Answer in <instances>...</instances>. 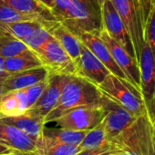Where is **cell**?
Returning <instances> with one entry per match:
<instances>
[{"label":"cell","instance_id":"cell-1","mask_svg":"<svg viewBox=\"0 0 155 155\" xmlns=\"http://www.w3.org/2000/svg\"><path fill=\"white\" fill-rule=\"evenodd\" d=\"M101 98L102 94L95 84L80 76L70 75L57 105L44 118L45 125L53 122L71 109L80 106H101Z\"/></svg>","mask_w":155,"mask_h":155},{"label":"cell","instance_id":"cell-2","mask_svg":"<svg viewBox=\"0 0 155 155\" xmlns=\"http://www.w3.org/2000/svg\"><path fill=\"white\" fill-rule=\"evenodd\" d=\"M110 141L119 155H155L153 128L147 115L137 117Z\"/></svg>","mask_w":155,"mask_h":155},{"label":"cell","instance_id":"cell-3","mask_svg":"<svg viewBox=\"0 0 155 155\" xmlns=\"http://www.w3.org/2000/svg\"><path fill=\"white\" fill-rule=\"evenodd\" d=\"M133 43L137 61L145 41V27L153 0H110Z\"/></svg>","mask_w":155,"mask_h":155},{"label":"cell","instance_id":"cell-4","mask_svg":"<svg viewBox=\"0 0 155 155\" xmlns=\"http://www.w3.org/2000/svg\"><path fill=\"white\" fill-rule=\"evenodd\" d=\"M61 22L74 35L86 32L100 36L103 29L101 6L97 0H70Z\"/></svg>","mask_w":155,"mask_h":155},{"label":"cell","instance_id":"cell-5","mask_svg":"<svg viewBox=\"0 0 155 155\" xmlns=\"http://www.w3.org/2000/svg\"><path fill=\"white\" fill-rule=\"evenodd\" d=\"M97 87L102 95L123 107L133 116L147 115L140 93L130 82L110 73Z\"/></svg>","mask_w":155,"mask_h":155},{"label":"cell","instance_id":"cell-6","mask_svg":"<svg viewBox=\"0 0 155 155\" xmlns=\"http://www.w3.org/2000/svg\"><path fill=\"white\" fill-rule=\"evenodd\" d=\"M139 68L140 92L147 117L151 122L155 119V61L146 39L139 58Z\"/></svg>","mask_w":155,"mask_h":155},{"label":"cell","instance_id":"cell-7","mask_svg":"<svg viewBox=\"0 0 155 155\" xmlns=\"http://www.w3.org/2000/svg\"><path fill=\"white\" fill-rule=\"evenodd\" d=\"M43 65L51 73L77 75V67L56 38L51 37L44 45L35 50Z\"/></svg>","mask_w":155,"mask_h":155},{"label":"cell","instance_id":"cell-8","mask_svg":"<svg viewBox=\"0 0 155 155\" xmlns=\"http://www.w3.org/2000/svg\"><path fill=\"white\" fill-rule=\"evenodd\" d=\"M102 119L103 112L101 106H80L68 110L53 122L60 128L89 130L101 123Z\"/></svg>","mask_w":155,"mask_h":155},{"label":"cell","instance_id":"cell-9","mask_svg":"<svg viewBox=\"0 0 155 155\" xmlns=\"http://www.w3.org/2000/svg\"><path fill=\"white\" fill-rule=\"evenodd\" d=\"M101 15L103 30H105L112 39L120 45L137 61L130 36L110 0H104L101 6Z\"/></svg>","mask_w":155,"mask_h":155},{"label":"cell","instance_id":"cell-10","mask_svg":"<svg viewBox=\"0 0 155 155\" xmlns=\"http://www.w3.org/2000/svg\"><path fill=\"white\" fill-rule=\"evenodd\" d=\"M101 108L103 112L101 123L110 140L128 128L137 118L104 95L101 98Z\"/></svg>","mask_w":155,"mask_h":155},{"label":"cell","instance_id":"cell-11","mask_svg":"<svg viewBox=\"0 0 155 155\" xmlns=\"http://www.w3.org/2000/svg\"><path fill=\"white\" fill-rule=\"evenodd\" d=\"M100 38L108 47L114 61L126 76L129 82L140 92V68L139 63L120 45L112 39L105 30L100 34Z\"/></svg>","mask_w":155,"mask_h":155},{"label":"cell","instance_id":"cell-12","mask_svg":"<svg viewBox=\"0 0 155 155\" xmlns=\"http://www.w3.org/2000/svg\"><path fill=\"white\" fill-rule=\"evenodd\" d=\"M69 76L70 75H62L50 72L48 76V84L42 96L27 111L44 119L57 105L61 91L67 83Z\"/></svg>","mask_w":155,"mask_h":155},{"label":"cell","instance_id":"cell-13","mask_svg":"<svg viewBox=\"0 0 155 155\" xmlns=\"http://www.w3.org/2000/svg\"><path fill=\"white\" fill-rule=\"evenodd\" d=\"M109 74H110V72L103 63L81 43V57L77 65V76L84 78L98 86Z\"/></svg>","mask_w":155,"mask_h":155},{"label":"cell","instance_id":"cell-14","mask_svg":"<svg viewBox=\"0 0 155 155\" xmlns=\"http://www.w3.org/2000/svg\"><path fill=\"white\" fill-rule=\"evenodd\" d=\"M0 143L14 152L36 155V141L16 127L3 121H0Z\"/></svg>","mask_w":155,"mask_h":155},{"label":"cell","instance_id":"cell-15","mask_svg":"<svg viewBox=\"0 0 155 155\" xmlns=\"http://www.w3.org/2000/svg\"><path fill=\"white\" fill-rule=\"evenodd\" d=\"M75 36L103 63V65L110 70L111 74L129 82L126 76L114 61L108 47L103 42V40L100 38V36L91 33H86V32L78 33Z\"/></svg>","mask_w":155,"mask_h":155},{"label":"cell","instance_id":"cell-16","mask_svg":"<svg viewBox=\"0 0 155 155\" xmlns=\"http://www.w3.org/2000/svg\"><path fill=\"white\" fill-rule=\"evenodd\" d=\"M49 74V69L45 66L12 73L4 81L3 86L6 93L26 89L36 83L47 80Z\"/></svg>","mask_w":155,"mask_h":155},{"label":"cell","instance_id":"cell-17","mask_svg":"<svg viewBox=\"0 0 155 155\" xmlns=\"http://www.w3.org/2000/svg\"><path fill=\"white\" fill-rule=\"evenodd\" d=\"M0 121L16 127L36 142L42 136L43 128L45 126L43 118L37 116L29 111H26L25 113L17 116L1 117Z\"/></svg>","mask_w":155,"mask_h":155},{"label":"cell","instance_id":"cell-18","mask_svg":"<svg viewBox=\"0 0 155 155\" xmlns=\"http://www.w3.org/2000/svg\"><path fill=\"white\" fill-rule=\"evenodd\" d=\"M48 30L51 36L57 39L63 49L71 58L77 67L81 57V42L80 39L60 21L53 24Z\"/></svg>","mask_w":155,"mask_h":155},{"label":"cell","instance_id":"cell-19","mask_svg":"<svg viewBox=\"0 0 155 155\" xmlns=\"http://www.w3.org/2000/svg\"><path fill=\"white\" fill-rule=\"evenodd\" d=\"M12 8L37 18L44 23L54 24L58 22L53 12L38 0H0Z\"/></svg>","mask_w":155,"mask_h":155},{"label":"cell","instance_id":"cell-20","mask_svg":"<svg viewBox=\"0 0 155 155\" xmlns=\"http://www.w3.org/2000/svg\"><path fill=\"white\" fill-rule=\"evenodd\" d=\"M28 110V103L25 89L9 91L0 100V118L20 115Z\"/></svg>","mask_w":155,"mask_h":155},{"label":"cell","instance_id":"cell-21","mask_svg":"<svg viewBox=\"0 0 155 155\" xmlns=\"http://www.w3.org/2000/svg\"><path fill=\"white\" fill-rule=\"evenodd\" d=\"M5 66L6 70L9 74H12L42 67L44 65L38 54L34 50L28 48L14 57L5 58Z\"/></svg>","mask_w":155,"mask_h":155},{"label":"cell","instance_id":"cell-22","mask_svg":"<svg viewBox=\"0 0 155 155\" xmlns=\"http://www.w3.org/2000/svg\"><path fill=\"white\" fill-rule=\"evenodd\" d=\"M36 143V155H75L81 151L79 145L65 144L43 134Z\"/></svg>","mask_w":155,"mask_h":155},{"label":"cell","instance_id":"cell-23","mask_svg":"<svg viewBox=\"0 0 155 155\" xmlns=\"http://www.w3.org/2000/svg\"><path fill=\"white\" fill-rule=\"evenodd\" d=\"M55 24V23H54ZM51 26L53 24H46L39 20L19 21L13 23H0V35L15 38L20 40L27 38L36 28L43 26Z\"/></svg>","mask_w":155,"mask_h":155},{"label":"cell","instance_id":"cell-24","mask_svg":"<svg viewBox=\"0 0 155 155\" xmlns=\"http://www.w3.org/2000/svg\"><path fill=\"white\" fill-rule=\"evenodd\" d=\"M110 145H111L110 139L107 135L103 124L100 123L96 127L87 130L82 141L79 146L81 150H87L101 149Z\"/></svg>","mask_w":155,"mask_h":155},{"label":"cell","instance_id":"cell-25","mask_svg":"<svg viewBox=\"0 0 155 155\" xmlns=\"http://www.w3.org/2000/svg\"><path fill=\"white\" fill-rule=\"evenodd\" d=\"M87 130H74L65 128H47L44 126L42 134L59 142L70 145H80Z\"/></svg>","mask_w":155,"mask_h":155},{"label":"cell","instance_id":"cell-26","mask_svg":"<svg viewBox=\"0 0 155 155\" xmlns=\"http://www.w3.org/2000/svg\"><path fill=\"white\" fill-rule=\"evenodd\" d=\"M28 49L23 40L0 35V56L4 58L14 57Z\"/></svg>","mask_w":155,"mask_h":155},{"label":"cell","instance_id":"cell-27","mask_svg":"<svg viewBox=\"0 0 155 155\" xmlns=\"http://www.w3.org/2000/svg\"><path fill=\"white\" fill-rule=\"evenodd\" d=\"M30 20H39L37 18L21 13L7 4L0 1V23H13L19 21H30ZM41 21V20H39ZM42 22V21H41ZM57 23V22H56ZM48 24V23H46Z\"/></svg>","mask_w":155,"mask_h":155},{"label":"cell","instance_id":"cell-28","mask_svg":"<svg viewBox=\"0 0 155 155\" xmlns=\"http://www.w3.org/2000/svg\"><path fill=\"white\" fill-rule=\"evenodd\" d=\"M51 26L43 25L38 28H36L27 38H25L23 40L24 43L28 46V48L35 51L36 49L40 48L42 45H44L52 37L48 30V28Z\"/></svg>","mask_w":155,"mask_h":155},{"label":"cell","instance_id":"cell-29","mask_svg":"<svg viewBox=\"0 0 155 155\" xmlns=\"http://www.w3.org/2000/svg\"><path fill=\"white\" fill-rule=\"evenodd\" d=\"M145 39L148 41L153 58L155 61V0H153V3L150 13L148 15V18L146 21L145 27Z\"/></svg>","mask_w":155,"mask_h":155},{"label":"cell","instance_id":"cell-30","mask_svg":"<svg viewBox=\"0 0 155 155\" xmlns=\"http://www.w3.org/2000/svg\"><path fill=\"white\" fill-rule=\"evenodd\" d=\"M48 84V78L43 81H40L38 83H36V84L25 89L27 98H28V109L31 108L39 100V98L42 96L44 91L46 90Z\"/></svg>","mask_w":155,"mask_h":155},{"label":"cell","instance_id":"cell-31","mask_svg":"<svg viewBox=\"0 0 155 155\" xmlns=\"http://www.w3.org/2000/svg\"><path fill=\"white\" fill-rule=\"evenodd\" d=\"M75 155H119V150L112 145H110L96 150H81Z\"/></svg>","mask_w":155,"mask_h":155},{"label":"cell","instance_id":"cell-32","mask_svg":"<svg viewBox=\"0 0 155 155\" xmlns=\"http://www.w3.org/2000/svg\"><path fill=\"white\" fill-rule=\"evenodd\" d=\"M70 0H54V9L53 14L58 21H62Z\"/></svg>","mask_w":155,"mask_h":155},{"label":"cell","instance_id":"cell-33","mask_svg":"<svg viewBox=\"0 0 155 155\" xmlns=\"http://www.w3.org/2000/svg\"><path fill=\"white\" fill-rule=\"evenodd\" d=\"M10 74L6 70L5 66V58L0 56V80L5 81Z\"/></svg>","mask_w":155,"mask_h":155},{"label":"cell","instance_id":"cell-34","mask_svg":"<svg viewBox=\"0 0 155 155\" xmlns=\"http://www.w3.org/2000/svg\"><path fill=\"white\" fill-rule=\"evenodd\" d=\"M38 2H40L42 5H44L46 8L50 9L53 12L54 9V0H38Z\"/></svg>","mask_w":155,"mask_h":155},{"label":"cell","instance_id":"cell-35","mask_svg":"<svg viewBox=\"0 0 155 155\" xmlns=\"http://www.w3.org/2000/svg\"><path fill=\"white\" fill-rule=\"evenodd\" d=\"M14 152L13 150H11L10 149H8V147L2 145L0 143V155H3V154H8V153H12Z\"/></svg>","mask_w":155,"mask_h":155},{"label":"cell","instance_id":"cell-36","mask_svg":"<svg viewBox=\"0 0 155 155\" xmlns=\"http://www.w3.org/2000/svg\"><path fill=\"white\" fill-rule=\"evenodd\" d=\"M3 82H4V81L0 80V100H1V98L6 94V91H5L4 86H3Z\"/></svg>","mask_w":155,"mask_h":155},{"label":"cell","instance_id":"cell-37","mask_svg":"<svg viewBox=\"0 0 155 155\" xmlns=\"http://www.w3.org/2000/svg\"><path fill=\"white\" fill-rule=\"evenodd\" d=\"M152 128H153V137H154V147H155V119L153 121H151Z\"/></svg>","mask_w":155,"mask_h":155},{"label":"cell","instance_id":"cell-38","mask_svg":"<svg viewBox=\"0 0 155 155\" xmlns=\"http://www.w3.org/2000/svg\"><path fill=\"white\" fill-rule=\"evenodd\" d=\"M3 155H28V154H23V153H18V152H12L8 154H3Z\"/></svg>","mask_w":155,"mask_h":155},{"label":"cell","instance_id":"cell-39","mask_svg":"<svg viewBox=\"0 0 155 155\" xmlns=\"http://www.w3.org/2000/svg\"><path fill=\"white\" fill-rule=\"evenodd\" d=\"M97 1L99 2V4H100L101 6H102V4H103V2H104V0H97Z\"/></svg>","mask_w":155,"mask_h":155}]
</instances>
